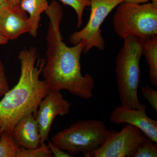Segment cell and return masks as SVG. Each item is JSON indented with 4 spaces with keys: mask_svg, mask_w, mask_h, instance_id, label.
<instances>
[{
    "mask_svg": "<svg viewBox=\"0 0 157 157\" xmlns=\"http://www.w3.org/2000/svg\"><path fill=\"white\" fill-rule=\"evenodd\" d=\"M49 19L46 36V61L42 68L44 80L49 90H66L84 100L93 97L94 77L82 73L80 59L86 42L82 40L69 47L64 42L60 30L62 6L52 1L45 11Z\"/></svg>",
    "mask_w": 157,
    "mask_h": 157,
    "instance_id": "1",
    "label": "cell"
},
{
    "mask_svg": "<svg viewBox=\"0 0 157 157\" xmlns=\"http://www.w3.org/2000/svg\"><path fill=\"white\" fill-rule=\"evenodd\" d=\"M35 47L25 48L18 56L21 74L17 84L0 100V132L11 134L15 125L26 116L36 114L49 90L40 74L45 64Z\"/></svg>",
    "mask_w": 157,
    "mask_h": 157,
    "instance_id": "2",
    "label": "cell"
},
{
    "mask_svg": "<svg viewBox=\"0 0 157 157\" xmlns=\"http://www.w3.org/2000/svg\"><path fill=\"white\" fill-rule=\"evenodd\" d=\"M124 43L116 59L117 84L121 106L134 109H146L137 95L141 78L140 62L143 56L144 40L130 36Z\"/></svg>",
    "mask_w": 157,
    "mask_h": 157,
    "instance_id": "3",
    "label": "cell"
},
{
    "mask_svg": "<svg viewBox=\"0 0 157 157\" xmlns=\"http://www.w3.org/2000/svg\"><path fill=\"white\" fill-rule=\"evenodd\" d=\"M114 132L101 120H80L54 135L51 141L72 157L80 153L85 157L99 148Z\"/></svg>",
    "mask_w": 157,
    "mask_h": 157,
    "instance_id": "4",
    "label": "cell"
},
{
    "mask_svg": "<svg viewBox=\"0 0 157 157\" xmlns=\"http://www.w3.org/2000/svg\"><path fill=\"white\" fill-rule=\"evenodd\" d=\"M113 22L120 38L135 36L146 40L157 34V6L124 1L117 6Z\"/></svg>",
    "mask_w": 157,
    "mask_h": 157,
    "instance_id": "5",
    "label": "cell"
},
{
    "mask_svg": "<svg viewBox=\"0 0 157 157\" xmlns=\"http://www.w3.org/2000/svg\"><path fill=\"white\" fill-rule=\"evenodd\" d=\"M125 0H90L91 8L87 24L80 30L71 34L70 42L76 45L82 40L86 42L83 53H87L93 48L103 51L105 41L102 36L101 26L111 11Z\"/></svg>",
    "mask_w": 157,
    "mask_h": 157,
    "instance_id": "6",
    "label": "cell"
},
{
    "mask_svg": "<svg viewBox=\"0 0 157 157\" xmlns=\"http://www.w3.org/2000/svg\"><path fill=\"white\" fill-rule=\"evenodd\" d=\"M143 133L128 124L120 132H114L99 148L86 157H133Z\"/></svg>",
    "mask_w": 157,
    "mask_h": 157,
    "instance_id": "7",
    "label": "cell"
},
{
    "mask_svg": "<svg viewBox=\"0 0 157 157\" xmlns=\"http://www.w3.org/2000/svg\"><path fill=\"white\" fill-rule=\"evenodd\" d=\"M72 104L64 98L59 90H49L42 99L36 114L41 144L48 139L52 125L57 116H64L70 113Z\"/></svg>",
    "mask_w": 157,
    "mask_h": 157,
    "instance_id": "8",
    "label": "cell"
},
{
    "mask_svg": "<svg viewBox=\"0 0 157 157\" xmlns=\"http://www.w3.org/2000/svg\"><path fill=\"white\" fill-rule=\"evenodd\" d=\"M146 109H134L121 106L111 113L109 121L119 125L126 124L136 127L154 142H157V121L149 117Z\"/></svg>",
    "mask_w": 157,
    "mask_h": 157,
    "instance_id": "9",
    "label": "cell"
},
{
    "mask_svg": "<svg viewBox=\"0 0 157 157\" xmlns=\"http://www.w3.org/2000/svg\"><path fill=\"white\" fill-rule=\"evenodd\" d=\"M29 30V16L20 6L5 2L0 7V33L14 40Z\"/></svg>",
    "mask_w": 157,
    "mask_h": 157,
    "instance_id": "10",
    "label": "cell"
},
{
    "mask_svg": "<svg viewBox=\"0 0 157 157\" xmlns=\"http://www.w3.org/2000/svg\"><path fill=\"white\" fill-rule=\"evenodd\" d=\"M11 136L17 146L33 148L41 145V137L36 114L31 113L21 118L14 126Z\"/></svg>",
    "mask_w": 157,
    "mask_h": 157,
    "instance_id": "11",
    "label": "cell"
},
{
    "mask_svg": "<svg viewBox=\"0 0 157 157\" xmlns=\"http://www.w3.org/2000/svg\"><path fill=\"white\" fill-rule=\"evenodd\" d=\"M48 0H23L20 6L29 14L28 33L33 37L37 36L41 15L48 6Z\"/></svg>",
    "mask_w": 157,
    "mask_h": 157,
    "instance_id": "12",
    "label": "cell"
},
{
    "mask_svg": "<svg viewBox=\"0 0 157 157\" xmlns=\"http://www.w3.org/2000/svg\"><path fill=\"white\" fill-rule=\"evenodd\" d=\"M143 55L145 56L149 68L151 83L157 87V36H153L144 40Z\"/></svg>",
    "mask_w": 157,
    "mask_h": 157,
    "instance_id": "13",
    "label": "cell"
},
{
    "mask_svg": "<svg viewBox=\"0 0 157 157\" xmlns=\"http://www.w3.org/2000/svg\"><path fill=\"white\" fill-rule=\"evenodd\" d=\"M21 147L14 142L11 134L2 132L0 135V157H17Z\"/></svg>",
    "mask_w": 157,
    "mask_h": 157,
    "instance_id": "14",
    "label": "cell"
},
{
    "mask_svg": "<svg viewBox=\"0 0 157 157\" xmlns=\"http://www.w3.org/2000/svg\"><path fill=\"white\" fill-rule=\"evenodd\" d=\"M157 145L143 134L133 157H156Z\"/></svg>",
    "mask_w": 157,
    "mask_h": 157,
    "instance_id": "15",
    "label": "cell"
},
{
    "mask_svg": "<svg viewBox=\"0 0 157 157\" xmlns=\"http://www.w3.org/2000/svg\"><path fill=\"white\" fill-rule=\"evenodd\" d=\"M65 6H70L76 12L77 17V27H81L82 24L83 12L86 7L90 6V0H59Z\"/></svg>",
    "mask_w": 157,
    "mask_h": 157,
    "instance_id": "16",
    "label": "cell"
},
{
    "mask_svg": "<svg viewBox=\"0 0 157 157\" xmlns=\"http://www.w3.org/2000/svg\"><path fill=\"white\" fill-rule=\"evenodd\" d=\"M53 157L48 145L42 144L38 147L33 148L21 147L17 153V157Z\"/></svg>",
    "mask_w": 157,
    "mask_h": 157,
    "instance_id": "17",
    "label": "cell"
},
{
    "mask_svg": "<svg viewBox=\"0 0 157 157\" xmlns=\"http://www.w3.org/2000/svg\"><path fill=\"white\" fill-rule=\"evenodd\" d=\"M141 94L142 96L152 108L155 112L157 111V91L149 85L147 84L142 88Z\"/></svg>",
    "mask_w": 157,
    "mask_h": 157,
    "instance_id": "18",
    "label": "cell"
},
{
    "mask_svg": "<svg viewBox=\"0 0 157 157\" xmlns=\"http://www.w3.org/2000/svg\"><path fill=\"white\" fill-rule=\"evenodd\" d=\"M10 90L6 78L5 68L0 61V100Z\"/></svg>",
    "mask_w": 157,
    "mask_h": 157,
    "instance_id": "19",
    "label": "cell"
},
{
    "mask_svg": "<svg viewBox=\"0 0 157 157\" xmlns=\"http://www.w3.org/2000/svg\"><path fill=\"white\" fill-rule=\"evenodd\" d=\"M48 147L51 151L53 157H71V155L64 151L62 150L57 147L54 145L51 141H48Z\"/></svg>",
    "mask_w": 157,
    "mask_h": 157,
    "instance_id": "20",
    "label": "cell"
},
{
    "mask_svg": "<svg viewBox=\"0 0 157 157\" xmlns=\"http://www.w3.org/2000/svg\"><path fill=\"white\" fill-rule=\"evenodd\" d=\"M6 2L9 3L14 6H20L23 0H6Z\"/></svg>",
    "mask_w": 157,
    "mask_h": 157,
    "instance_id": "21",
    "label": "cell"
},
{
    "mask_svg": "<svg viewBox=\"0 0 157 157\" xmlns=\"http://www.w3.org/2000/svg\"><path fill=\"white\" fill-rule=\"evenodd\" d=\"M8 40L2 33H0V45H4L8 43Z\"/></svg>",
    "mask_w": 157,
    "mask_h": 157,
    "instance_id": "22",
    "label": "cell"
},
{
    "mask_svg": "<svg viewBox=\"0 0 157 157\" xmlns=\"http://www.w3.org/2000/svg\"><path fill=\"white\" fill-rule=\"evenodd\" d=\"M151 0H125V2H130L137 3V4H142L147 2Z\"/></svg>",
    "mask_w": 157,
    "mask_h": 157,
    "instance_id": "23",
    "label": "cell"
},
{
    "mask_svg": "<svg viewBox=\"0 0 157 157\" xmlns=\"http://www.w3.org/2000/svg\"><path fill=\"white\" fill-rule=\"evenodd\" d=\"M151 3L155 5V6H157V0H151Z\"/></svg>",
    "mask_w": 157,
    "mask_h": 157,
    "instance_id": "24",
    "label": "cell"
},
{
    "mask_svg": "<svg viewBox=\"0 0 157 157\" xmlns=\"http://www.w3.org/2000/svg\"><path fill=\"white\" fill-rule=\"evenodd\" d=\"M6 0H0V7L6 2Z\"/></svg>",
    "mask_w": 157,
    "mask_h": 157,
    "instance_id": "25",
    "label": "cell"
},
{
    "mask_svg": "<svg viewBox=\"0 0 157 157\" xmlns=\"http://www.w3.org/2000/svg\"><path fill=\"white\" fill-rule=\"evenodd\" d=\"M1 132H0V135H1Z\"/></svg>",
    "mask_w": 157,
    "mask_h": 157,
    "instance_id": "26",
    "label": "cell"
}]
</instances>
